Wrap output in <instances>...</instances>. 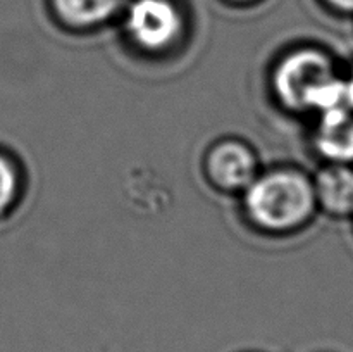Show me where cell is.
Returning <instances> with one entry per match:
<instances>
[{"mask_svg":"<svg viewBox=\"0 0 353 352\" xmlns=\"http://www.w3.org/2000/svg\"><path fill=\"white\" fill-rule=\"evenodd\" d=\"M274 88L279 100L293 110L323 114L348 107L345 75L338 71L334 59L319 48H299L286 55L276 68Z\"/></svg>","mask_w":353,"mask_h":352,"instance_id":"1","label":"cell"},{"mask_svg":"<svg viewBox=\"0 0 353 352\" xmlns=\"http://www.w3.org/2000/svg\"><path fill=\"white\" fill-rule=\"evenodd\" d=\"M345 88H347V104L353 110V69L345 75Z\"/></svg>","mask_w":353,"mask_h":352,"instance_id":"10","label":"cell"},{"mask_svg":"<svg viewBox=\"0 0 353 352\" xmlns=\"http://www.w3.org/2000/svg\"><path fill=\"white\" fill-rule=\"evenodd\" d=\"M317 207L333 217L353 219V164L327 162L314 179Z\"/></svg>","mask_w":353,"mask_h":352,"instance_id":"6","label":"cell"},{"mask_svg":"<svg viewBox=\"0 0 353 352\" xmlns=\"http://www.w3.org/2000/svg\"><path fill=\"white\" fill-rule=\"evenodd\" d=\"M317 152L334 164H353V110L348 107L317 114Z\"/></svg>","mask_w":353,"mask_h":352,"instance_id":"5","label":"cell"},{"mask_svg":"<svg viewBox=\"0 0 353 352\" xmlns=\"http://www.w3.org/2000/svg\"><path fill=\"white\" fill-rule=\"evenodd\" d=\"M130 0H52L59 19L74 28L102 24L124 10Z\"/></svg>","mask_w":353,"mask_h":352,"instance_id":"7","label":"cell"},{"mask_svg":"<svg viewBox=\"0 0 353 352\" xmlns=\"http://www.w3.org/2000/svg\"><path fill=\"white\" fill-rule=\"evenodd\" d=\"M21 176L10 155L0 150V221L14 209L19 197Z\"/></svg>","mask_w":353,"mask_h":352,"instance_id":"8","label":"cell"},{"mask_svg":"<svg viewBox=\"0 0 353 352\" xmlns=\"http://www.w3.org/2000/svg\"><path fill=\"white\" fill-rule=\"evenodd\" d=\"M207 173L221 188L245 190L257 178V159L241 141L224 140L210 148Z\"/></svg>","mask_w":353,"mask_h":352,"instance_id":"4","label":"cell"},{"mask_svg":"<svg viewBox=\"0 0 353 352\" xmlns=\"http://www.w3.org/2000/svg\"><path fill=\"white\" fill-rule=\"evenodd\" d=\"M124 28L131 41L148 52H161L178 41L183 17L174 0H130Z\"/></svg>","mask_w":353,"mask_h":352,"instance_id":"3","label":"cell"},{"mask_svg":"<svg viewBox=\"0 0 353 352\" xmlns=\"http://www.w3.org/2000/svg\"><path fill=\"white\" fill-rule=\"evenodd\" d=\"M331 10L343 16H353V0H323Z\"/></svg>","mask_w":353,"mask_h":352,"instance_id":"9","label":"cell"},{"mask_svg":"<svg viewBox=\"0 0 353 352\" xmlns=\"http://www.w3.org/2000/svg\"><path fill=\"white\" fill-rule=\"evenodd\" d=\"M245 209L264 230H296L317 209L314 179L296 169L264 173L245 188Z\"/></svg>","mask_w":353,"mask_h":352,"instance_id":"2","label":"cell"}]
</instances>
